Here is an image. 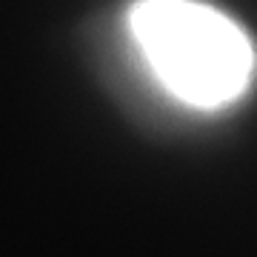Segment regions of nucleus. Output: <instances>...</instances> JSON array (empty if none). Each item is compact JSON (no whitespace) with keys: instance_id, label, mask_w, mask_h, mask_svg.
<instances>
[{"instance_id":"f257e3e1","label":"nucleus","mask_w":257,"mask_h":257,"mask_svg":"<svg viewBox=\"0 0 257 257\" xmlns=\"http://www.w3.org/2000/svg\"><path fill=\"white\" fill-rule=\"evenodd\" d=\"M126 23L149 72L200 111L240 100L254 77V46L240 23L203 0H132Z\"/></svg>"}]
</instances>
